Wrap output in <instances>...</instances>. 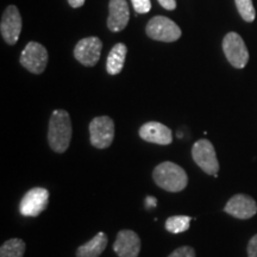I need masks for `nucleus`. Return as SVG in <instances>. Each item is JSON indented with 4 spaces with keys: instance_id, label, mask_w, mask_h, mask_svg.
I'll return each instance as SVG.
<instances>
[{
    "instance_id": "f257e3e1",
    "label": "nucleus",
    "mask_w": 257,
    "mask_h": 257,
    "mask_svg": "<svg viewBox=\"0 0 257 257\" xmlns=\"http://www.w3.org/2000/svg\"><path fill=\"white\" fill-rule=\"evenodd\" d=\"M73 127L70 115L64 110H55L51 113L48 127V142L51 150L63 154L69 148Z\"/></svg>"
},
{
    "instance_id": "f03ea898",
    "label": "nucleus",
    "mask_w": 257,
    "mask_h": 257,
    "mask_svg": "<svg viewBox=\"0 0 257 257\" xmlns=\"http://www.w3.org/2000/svg\"><path fill=\"white\" fill-rule=\"evenodd\" d=\"M153 179L160 188L167 192L178 193L187 187L188 176L185 169L174 162H162L155 167Z\"/></svg>"
},
{
    "instance_id": "7ed1b4c3",
    "label": "nucleus",
    "mask_w": 257,
    "mask_h": 257,
    "mask_svg": "<svg viewBox=\"0 0 257 257\" xmlns=\"http://www.w3.org/2000/svg\"><path fill=\"white\" fill-rule=\"evenodd\" d=\"M192 157L199 168L208 175H218L219 162L213 144L208 140H199L192 148Z\"/></svg>"
},
{
    "instance_id": "20e7f679",
    "label": "nucleus",
    "mask_w": 257,
    "mask_h": 257,
    "mask_svg": "<svg viewBox=\"0 0 257 257\" xmlns=\"http://www.w3.org/2000/svg\"><path fill=\"white\" fill-rule=\"evenodd\" d=\"M88 127L91 144L96 149H106L113 142L114 121L108 115L95 117Z\"/></svg>"
},
{
    "instance_id": "39448f33",
    "label": "nucleus",
    "mask_w": 257,
    "mask_h": 257,
    "mask_svg": "<svg viewBox=\"0 0 257 257\" xmlns=\"http://www.w3.org/2000/svg\"><path fill=\"white\" fill-rule=\"evenodd\" d=\"M146 31L152 40L167 42V43L178 41L181 37V29L172 19L163 16H157L150 19Z\"/></svg>"
},
{
    "instance_id": "423d86ee",
    "label": "nucleus",
    "mask_w": 257,
    "mask_h": 257,
    "mask_svg": "<svg viewBox=\"0 0 257 257\" xmlns=\"http://www.w3.org/2000/svg\"><path fill=\"white\" fill-rule=\"evenodd\" d=\"M223 50L227 61L234 68L242 69L249 61V51L243 38L237 32H229L223 40Z\"/></svg>"
},
{
    "instance_id": "0eeeda50",
    "label": "nucleus",
    "mask_w": 257,
    "mask_h": 257,
    "mask_svg": "<svg viewBox=\"0 0 257 257\" xmlns=\"http://www.w3.org/2000/svg\"><path fill=\"white\" fill-rule=\"evenodd\" d=\"M49 204V192L43 187L31 188L19 202V212L24 217H37Z\"/></svg>"
},
{
    "instance_id": "6e6552de",
    "label": "nucleus",
    "mask_w": 257,
    "mask_h": 257,
    "mask_svg": "<svg viewBox=\"0 0 257 257\" xmlns=\"http://www.w3.org/2000/svg\"><path fill=\"white\" fill-rule=\"evenodd\" d=\"M21 64L30 73L41 74L47 68L48 51L38 42H29L21 55Z\"/></svg>"
},
{
    "instance_id": "1a4fd4ad",
    "label": "nucleus",
    "mask_w": 257,
    "mask_h": 257,
    "mask_svg": "<svg viewBox=\"0 0 257 257\" xmlns=\"http://www.w3.org/2000/svg\"><path fill=\"white\" fill-rule=\"evenodd\" d=\"M102 43L98 37H86L78 42L74 48V57L86 67H93L98 63L101 55Z\"/></svg>"
},
{
    "instance_id": "9d476101",
    "label": "nucleus",
    "mask_w": 257,
    "mask_h": 257,
    "mask_svg": "<svg viewBox=\"0 0 257 257\" xmlns=\"http://www.w3.org/2000/svg\"><path fill=\"white\" fill-rule=\"evenodd\" d=\"M22 27H23V22H22L18 9L15 5L9 6L5 10L2 23H0V31H2V36L6 43L10 46H15L17 43L19 35L22 32Z\"/></svg>"
},
{
    "instance_id": "9b49d317",
    "label": "nucleus",
    "mask_w": 257,
    "mask_h": 257,
    "mask_svg": "<svg viewBox=\"0 0 257 257\" xmlns=\"http://www.w3.org/2000/svg\"><path fill=\"white\" fill-rule=\"evenodd\" d=\"M224 211L237 219H249L257 213V204L246 194H236L225 205Z\"/></svg>"
},
{
    "instance_id": "f8f14e48",
    "label": "nucleus",
    "mask_w": 257,
    "mask_h": 257,
    "mask_svg": "<svg viewBox=\"0 0 257 257\" xmlns=\"http://www.w3.org/2000/svg\"><path fill=\"white\" fill-rule=\"evenodd\" d=\"M113 250L119 257H138L141 251V239L133 230H121L113 243Z\"/></svg>"
},
{
    "instance_id": "ddd939ff",
    "label": "nucleus",
    "mask_w": 257,
    "mask_h": 257,
    "mask_svg": "<svg viewBox=\"0 0 257 257\" xmlns=\"http://www.w3.org/2000/svg\"><path fill=\"white\" fill-rule=\"evenodd\" d=\"M140 137L149 143L169 146L173 142L172 130L159 121H148L140 128Z\"/></svg>"
},
{
    "instance_id": "4468645a",
    "label": "nucleus",
    "mask_w": 257,
    "mask_h": 257,
    "mask_svg": "<svg viewBox=\"0 0 257 257\" xmlns=\"http://www.w3.org/2000/svg\"><path fill=\"white\" fill-rule=\"evenodd\" d=\"M108 11L110 15L107 19V28L112 32L123 31L130 19V11L126 0H110Z\"/></svg>"
},
{
    "instance_id": "2eb2a0df",
    "label": "nucleus",
    "mask_w": 257,
    "mask_h": 257,
    "mask_svg": "<svg viewBox=\"0 0 257 257\" xmlns=\"http://www.w3.org/2000/svg\"><path fill=\"white\" fill-rule=\"evenodd\" d=\"M107 242L108 239L105 232L96 233L91 240L79 246L76 250V257H99L104 252Z\"/></svg>"
},
{
    "instance_id": "dca6fc26",
    "label": "nucleus",
    "mask_w": 257,
    "mask_h": 257,
    "mask_svg": "<svg viewBox=\"0 0 257 257\" xmlns=\"http://www.w3.org/2000/svg\"><path fill=\"white\" fill-rule=\"evenodd\" d=\"M127 48L124 43H117L112 48L106 61V70L110 75H117L123 70Z\"/></svg>"
},
{
    "instance_id": "f3484780",
    "label": "nucleus",
    "mask_w": 257,
    "mask_h": 257,
    "mask_svg": "<svg viewBox=\"0 0 257 257\" xmlns=\"http://www.w3.org/2000/svg\"><path fill=\"white\" fill-rule=\"evenodd\" d=\"M24 252L25 243L19 238L6 240L0 248V257H23Z\"/></svg>"
},
{
    "instance_id": "a211bd4d",
    "label": "nucleus",
    "mask_w": 257,
    "mask_h": 257,
    "mask_svg": "<svg viewBox=\"0 0 257 257\" xmlns=\"http://www.w3.org/2000/svg\"><path fill=\"white\" fill-rule=\"evenodd\" d=\"M192 218L188 216H173L166 220V229L170 233H181L189 229Z\"/></svg>"
},
{
    "instance_id": "6ab92c4d",
    "label": "nucleus",
    "mask_w": 257,
    "mask_h": 257,
    "mask_svg": "<svg viewBox=\"0 0 257 257\" xmlns=\"http://www.w3.org/2000/svg\"><path fill=\"white\" fill-rule=\"evenodd\" d=\"M234 3H236L237 10H238L240 17L244 21L248 22V23H251V22L255 21L256 14L255 9H253L252 0H234Z\"/></svg>"
},
{
    "instance_id": "aec40b11",
    "label": "nucleus",
    "mask_w": 257,
    "mask_h": 257,
    "mask_svg": "<svg viewBox=\"0 0 257 257\" xmlns=\"http://www.w3.org/2000/svg\"><path fill=\"white\" fill-rule=\"evenodd\" d=\"M135 11L137 14H148L152 10V3L150 0H131Z\"/></svg>"
},
{
    "instance_id": "412c9836",
    "label": "nucleus",
    "mask_w": 257,
    "mask_h": 257,
    "mask_svg": "<svg viewBox=\"0 0 257 257\" xmlns=\"http://www.w3.org/2000/svg\"><path fill=\"white\" fill-rule=\"evenodd\" d=\"M168 257H195V250L192 246H181L174 250Z\"/></svg>"
},
{
    "instance_id": "4be33fe9",
    "label": "nucleus",
    "mask_w": 257,
    "mask_h": 257,
    "mask_svg": "<svg viewBox=\"0 0 257 257\" xmlns=\"http://www.w3.org/2000/svg\"><path fill=\"white\" fill-rule=\"evenodd\" d=\"M248 257H257V234L249 240Z\"/></svg>"
},
{
    "instance_id": "5701e85b",
    "label": "nucleus",
    "mask_w": 257,
    "mask_h": 257,
    "mask_svg": "<svg viewBox=\"0 0 257 257\" xmlns=\"http://www.w3.org/2000/svg\"><path fill=\"white\" fill-rule=\"evenodd\" d=\"M157 2L163 9L168 10V11H173L176 9V0H157Z\"/></svg>"
},
{
    "instance_id": "b1692460",
    "label": "nucleus",
    "mask_w": 257,
    "mask_h": 257,
    "mask_svg": "<svg viewBox=\"0 0 257 257\" xmlns=\"http://www.w3.org/2000/svg\"><path fill=\"white\" fill-rule=\"evenodd\" d=\"M68 3L72 8L78 9V8H81V6L85 4V0H68Z\"/></svg>"
},
{
    "instance_id": "393cba45",
    "label": "nucleus",
    "mask_w": 257,
    "mask_h": 257,
    "mask_svg": "<svg viewBox=\"0 0 257 257\" xmlns=\"http://www.w3.org/2000/svg\"><path fill=\"white\" fill-rule=\"evenodd\" d=\"M146 201H147V208H152V207H155L156 205H157V200L155 198H153V197H148L147 199H146Z\"/></svg>"
}]
</instances>
